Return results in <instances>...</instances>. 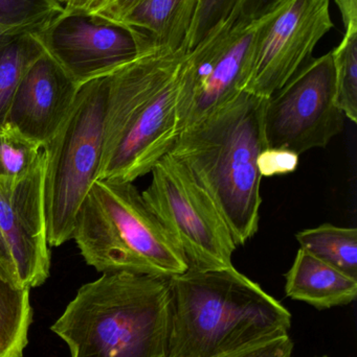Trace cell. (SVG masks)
I'll list each match as a JSON object with an SVG mask.
<instances>
[{"label":"cell","mask_w":357,"mask_h":357,"mask_svg":"<svg viewBox=\"0 0 357 357\" xmlns=\"http://www.w3.org/2000/svg\"><path fill=\"white\" fill-rule=\"evenodd\" d=\"M291 328V312L234 266L170 278L165 357L221 356Z\"/></svg>","instance_id":"1"},{"label":"cell","mask_w":357,"mask_h":357,"mask_svg":"<svg viewBox=\"0 0 357 357\" xmlns=\"http://www.w3.org/2000/svg\"><path fill=\"white\" fill-rule=\"evenodd\" d=\"M266 98L242 91L178 134L170 154L209 193L237 247L259 229L261 176L257 159L266 148Z\"/></svg>","instance_id":"2"},{"label":"cell","mask_w":357,"mask_h":357,"mask_svg":"<svg viewBox=\"0 0 357 357\" xmlns=\"http://www.w3.org/2000/svg\"><path fill=\"white\" fill-rule=\"evenodd\" d=\"M170 278L105 273L80 287L50 329L71 357H165Z\"/></svg>","instance_id":"3"},{"label":"cell","mask_w":357,"mask_h":357,"mask_svg":"<svg viewBox=\"0 0 357 357\" xmlns=\"http://www.w3.org/2000/svg\"><path fill=\"white\" fill-rule=\"evenodd\" d=\"M82 257L98 272L173 277L189 262L133 182L96 180L73 225Z\"/></svg>","instance_id":"4"},{"label":"cell","mask_w":357,"mask_h":357,"mask_svg":"<svg viewBox=\"0 0 357 357\" xmlns=\"http://www.w3.org/2000/svg\"><path fill=\"white\" fill-rule=\"evenodd\" d=\"M108 75L80 86L64 123L43 146L46 233L52 247L73 239L75 216L100 176Z\"/></svg>","instance_id":"5"},{"label":"cell","mask_w":357,"mask_h":357,"mask_svg":"<svg viewBox=\"0 0 357 357\" xmlns=\"http://www.w3.org/2000/svg\"><path fill=\"white\" fill-rule=\"evenodd\" d=\"M150 173L152 178L142 192L143 199L182 250L189 268L234 266L237 245L230 228L186 165L168 153Z\"/></svg>","instance_id":"6"},{"label":"cell","mask_w":357,"mask_h":357,"mask_svg":"<svg viewBox=\"0 0 357 357\" xmlns=\"http://www.w3.org/2000/svg\"><path fill=\"white\" fill-rule=\"evenodd\" d=\"M270 12L249 22L221 27L188 52L180 71L178 131L198 123L245 91Z\"/></svg>","instance_id":"7"},{"label":"cell","mask_w":357,"mask_h":357,"mask_svg":"<svg viewBox=\"0 0 357 357\" xmlns=\"http://www.w3.org/2000/svg\"><path fill=\"white\" fill-rule=\"evenodd\" d=\"M337 104L333 54L310 60L284 86L266 98L263 132L266 146L301 155L326 148L345 125Z\"/></svg>","instance_id":"8"},{"label":"cell","mask_w":357,"mask_h":357,"mask_svg":"<svg viewBox=\"0 0 357 357\" xmlns=\"http://www.w3.org/2000/svg\"><path fill=\"white\" fill-rule=\"evenodd\" d=\"M333 26L329 0H281L262 27L245 91L272 96L309 62Z\"/></svg>","instance_id":"9"},{"label":"cell","mask_w":357,"mask_h":357,"mask_svg":"<svg viewBox=\"0 0 357 357\" xmlns=\"http://www.w3.org/2000/svg\"><path fill=\"white\" fill-rule=\"evenodd\" d=\"M77 85L110 75L142 54L129 27L96 13L63 10L35 33Z\"/></svg>","instance_id":"10"},{"label":"cell","mask_w":357,"mask_h":357,"mask_svg":"<svg viewBox=\"0 0 357 357\" xmlns=\"http://www.w3.org/2000/svg\"><path fill=\"white\" fill-rule=\"evenodd\" d=\"M44 163L20 180L0 177V231L12 254L19 284L29 289L43 284L50 276Z\"/></svg>","instance_id":"11"},{"label":"cell","mask_w":357,"mask_h":357,"mask_svg":"<svg viewBox=\"0 0 357 357\" xmlns=\"http://www.w3.org/2000/svg\"><path fill=\"white\" fill-rule=\"evenodd\" d=\"M79 88L44 52L19 84L6 123L44 146L64 123Z\"/></svg>","instance_id":"12"},{"label":"cell","mask_w":357,"mask_h":357,"mask_svg":"<svg viewBox=\"0 0 357 357\" xmlns=\"http://www.w3.org/2000/svg\"><path fill=\"white\" fill-rule=\"evenodd\" d=\"M199 0H142L119 22L131 29L140 52H188Z\"/></svg>","instance_id":"13"},{"label":"cell","mask_w":357,"mask_h":357,"mask_svg":"<svg viewBox=\"0 0 357 357\" xmlns=\"http://www.w3.org/2000/svg\"><path fill=\"white\" fill-rule=\"evenodd\" d=\"M285 293L316 310H330L356 299L357 279L300 249L285 274Z\"/></svg>","instance_id":"14"},{"label":"cell","mask_w":357,"mask_h":357,"mask_svg":"<svg viewBox=\"0 0 357 357\" xmlns=\"http://www.w3.org/2000/svg\"><path fill=\"white\" fill-rule=\"evenodd\" d=\"M33 322L29 289L17 287L0 273V357H22Z\"/></svg>","instance_id":"15"},{"label":"cell","mask_w":357,"mask_h":357,"mask_svg":"<svg viewBox=\"0 0 357 357\" xmlns=\"http://www.w3.org/2000/svg\"><path fill=\"white\" fill-rule=\"evenodd\" d=\"M44 54L35 33L0 36V128L29 67Z\"/></svg>","instance_id":"16"},{"label":"cell","mask_w":357,"mask_h":357,"mask_svg":"<svg viewBox=\"0 0 357 357\" xmlns=\"http://www.w3.org/2000/svg\"><path fill=\"white\" fill-rule=\"evenodd\" d=\"M300 249L357 279V230L331 224L306 229L296 235Z\"/></svg>","instance_id":"17"},{"label":"cell","mask_w":357,"mask_h":357,"mask_svg":"<svg viewBox=\"0 0 357 357\" xmlns=\"http://www.w3.org/2000/svg\"><path fill=\"white\" fill-rule=\"evenodd\" d=\"M45 161L43 144L31 139L12 126L0 128V177L20 180Z\"/></svg>","instance_id":"18"},{"label":"cell","mask_w":357,"mask_h":357,"mask_svg":"<svg viewBox=\"0 0 357 357\" xmlns=\"http://www.w3.org/2000/svg\"><path fill=\"white\" fill-rule=\"evenodd\" d=\"M63 10L60 0H0V36L37 33Z\"/></svg>","instance_id":"19"},{"label":"cell","mask_w":357,"mask_h":357,"mask_svg":"<svg viewBox=\"0 0 357 357\" xmlns=\"http://www.w3.org/2000/svg\"><path fill=\"white\" fill-rule=\"evenodd\" d=\"M335 75L337 104L346 119L357 121V31L345 33L331 50Z\"/></svg>","instance_id":"20"},{"label":"cell","mask_w":357,"mask_h":357,"mask_svg":"<svg viewBox=\"0 0 357 357\" xmlns=\"http://www.w3.org/2000/svg\"><path fill=\"white\" fill-rule=\"evenodd\" d=\"M239 0H199L188 40V52L221 29L234 12Z\"/></svg>","instance_id":"21"},{"label":"cell","mask_w":357,"mask_h":357,"mask_svg":"<svg viewBox=\"0 0 357 357\" xmlns=\"http://www.w3.org/2000/svg\"><path fill=\"white\" fill-rule=\"evenodd\" d=\"M300 163V155L289 149L266 146L257 159L258 171L262 178L295 173Z\"/></svg>","instance_id":"22"},{"label":"cell","mask_w":357,"mask_h":357,"mask_svg":"<svg viewBox=\"0 0 357 357\" xmlns=\"http://www.w3.org/2000/svg\"><path fill=\"white\" fill-rule=\"evenodd\" d=\"M293 348L289 333H283L218 357H293Z\"/></svg>","instance_id":"23"},{"label":"cell","mask_w":357,"mask_h":357,"mask_svg":"<svg viewBox=\"0 0 357 357\" xmlns=\"http://www.w3.org/2000/svg\"><path fill=\"white\" fill-rule=\"evenodd\" d=\"M281 0H239L236 8L224 26L249 22L270 12ZM222 26V27H224Z\"/></svg>","instance_id":"24"},{"label":"cell","mask_w":357,"mask_h":357,"mask_svg":"<svg viewBox=\"0 0 357 357\" xmlns=\"http://www.w3.org/2000/svg\"><path fill=\"white\" fill-rule=\"evenodd\" d=\"M142 0H105L94 12L119 22Z\"/></svg>","instance_id":"25"},{"label":"cell","mask_w":357,"mask_h":357,"mask_svg":"<svg viewBox=\"0 0 357 357\" xmlns=\"http://www.w3.org/2000/svg\"><path fill=\"white\" fill-rule=\"evenodd\" d=\"M0 273L8 279V281L17 287H22L19 284L18 276H17L16 268L12 254L6 245V239L0 231ZM24 289V287H23Z\"/></svg>","instance_id":"26"},{"label":"cell","mask_w":357,"mask_h":357,"mask_svg":"<svg viewBox=\"0 0 357 357\" xmlns=\"http://www.w3.org/2000/svg\"><path fill=\"white\" fill-rule=\"evenodd\" d=\"M343 19L345 33L357 31V0H335Z\"/></svg>","instance_id":"27"},{"label":"cell","mask_w":357,"mask_h":357,"mask_svg":"<svg viewBox=\"0 0 357 357\" xmlns=\"http://www.w3.org/2000/svg\"><path fill=\"white\" fill-rule=\"evenodd\" d=\"M105 0H63L64 10L71 12L92 13Z\"/></svg>","instance_id":"28"},{"label":"cell","mask_w":357,"mask_h":357,"mask_svg":"<svg viewBox=\"0 0 357 357\" xmlns=\"http://www.w3.org/2000/svg\"><path fill=\"white\" fill-rule=\"evenodd\" d=\"M60 1L62 2V3H63V0H60Z\"/></svg>","instance_id":"29"},{"label":"cell","mask_w":357,"mask_h":357,"mask_svg":"<svg viewBox=\"0 0 357 357\" xmlns=\"http://www.w3.org/2000/svg\"><path fill=\"white\" fill-rule=\"evenodd\" d=\"M323 357H327V356H323Z\"/></svg>","instance_id":"30"}]
</instances>
